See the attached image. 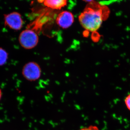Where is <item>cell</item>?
<instances>
[{
	"label": "cell",
	"instance_id": "6da1fadb",
	"mask_svg": "<svg viewBox=\"0 0 130 130\" xmlns=\"http://www.w3.org/2000/svg\"><path fill=\"white\" fill-rule=\"evenodd\" d=\"M94 1L89 3L78 17L80 24L86 30L96 31L100 28L103 20L102 9L94 6Z\"/></svg>",
	"mask_w": 130,
	"mask_h": 130
},
{
	"label": "cell",
	"instance_id": "7a4b0ae2",
	"mask_svg": "<svg viewBox=\"0 0 130 130\" xmlns=\"http://www.w3.org/2000/svg\"><path fill=\"white\" fill-rule=\"evenodd\" d=\"M19 40L20 45L24 48L31 49L37 45L39 37L35 31L32 29H27L21 32Z\"/></svg>",
	"mask_w": 130,
	"mask_h": 130
},
{
	"label": "cell",
	"instance_id": "3957f363",
	"mask_svg": "<svg viewBox=\"0 0 130 130\" xmlns=\"http://www.w3.org/2000/svg\"><path fill=\"white\" fill-rule=\"evenodd\" d=\"M22 74L26 80L35 81L39 79L41 75V70L37 63L33 61L26 63L22 70Z\"/></svg>",
	"mask_w": 130,
	"mask_h": 130
},
{
	"label": "cell",
	"instance_id": "277c9868",
	"mask_svg": "<svg viewBox=\"0 0 130 130\" xmlns=\"http://www.w3.org/2000/svg\"><path fill=\"white\" fill-rule=\"evenodd\" d=\"M4 20L5 26L14 30H20L23 25L22 16L18 12H12L8 14H5Z\"/></svg>",
	"mask_w": 130,
	"mask_h": 130
},
{
	"label": "cell",
	"instance_id": "5b68a950",
	"mask_svg": "<svg viewBox=\"0 0 130 130\" xmlns=\"http://www.w3.org/2000/svg\"><path fill=\"white\" fill-rule=\"evenodd\" d=\"M74 21L73 14L68 11H63L58 14L56 19V23L60 28L66 29L70 28Z\"/></svg>",
	"mask_w": 130,
	"mask_h": 130
},
{
	"label": "cell",
	"instance_id": "8992f818",
	"mask_svg": "<svg viewBox=\"0 0 130 130\" xmlns=\"http://www.w3.org/2000/svg\"><path fill=\"white\" fill-rule=\"evenodd\" d=\"M38 2L43 3L49 8L56 10H60L67 5V1L66 0H45L38 1Z\"/></svg>",
	"mask_w": 130,
	"mask_h": 130
},
{
	"label": "cell",
	"instance_id": "52a82bcc",
	"mask_svg": "<svg viewBox=\"0 0 130 130\" xmlns=\"http://www.w3.org/2000/svg\"><path fill=\"white\" fill-rule=\"evenodd\" d=\"M8 53L4 49L0 47V66L5 64L8 58Z\"/></svg>",
	"mask_w": 130,
	"mask_h": 130
},
{
	"label": "cell",
	"instance_id": "ba28073f",
	"mask_svg": "<svg viewBox=\"0 0 130 130\" xmlns=\"http://www.w3.org/2000/svg\"><path fill=\"white\" fill-rule=\"evenodd\" d=\"M79 130H100L96 126L90 125L88 127H84Z\"/></svg>",
	"mask_w": 130,
	"mask_h": 130
},
{
	"label": "cell",
	"instance_id": "9c48e42d",
	"mask_svg": "<svg viewBox=\"0 0 130 130\" xmlns=\"http://www.w3.org/2000/svg\"><path fill=\"white\" fill-rule=\"evenodd\" d=\"M125 103L126 107L130 111V93L126 97L125 100Z\"/></svg>",
	"mask_w": 130,
	"mask_h": 130
},
{
	"label": "cell",
	"instance_id": "30bf717a",
	"mask_svg": "<svg viewBox=\"0 0 130 130\" xmlns=\"http://www.w3.org/2000/svg\"><path fill=\"white\" fill-rule=\"evenodd\" d=\"M2 90L0 88V101L1 100L2 98Z\"/></svg>",
	"mask_w": 130,
	"mask_h": 130
}]
</instances>
